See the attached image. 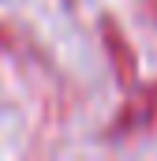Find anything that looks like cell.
<instances>
[{
	"label": "cell",
	"mask_w": 157,
	"mask_h": 161,
	"mask_svg": "<svg viewBox=\"0 0 157 161\" xmlns=\"http://www.w3.org/2000/svg\"><path fill=\"white\" fill-rule=\"evenodd\" d=\"M154 8H157V0H154Z\"/></svg>",
	"instance_id": "3"
},
{
	"label": "cell",
	"mask_w": 157,
	"mask_h": 161,
	"mask_svg": "<svg viewBox=\"0 0 157 161\" xmlns=\"http://www.w3.org/2000/svg\"><path fill=\"white\" fill-rule=\"evenodd\" d=\"M127 101L120 105L116 120L109 124V139H135V135H154L157 131V82L138 79L127 82Z\"/></svg>",
	"instance_id": "1"
},
{
	"label": "cell",
	"mask_w": 157,
	"mask_h": 161,
	"mask_svg": "<svg viewBox=\"0 0 157 161\" xmlns=\"http://www.w3.org/2000/svg\"><path fill=\"white\" fill-rule=\"evenodd\" d=\"M101 34H105V53H109V60H112V68H116V79L123 82V86L135 82L138 79V56H135L127 34L120 30V23L116 19H105V23H101Z\"/></svg>",
	"instance_id": "2"
}]
</instances>
